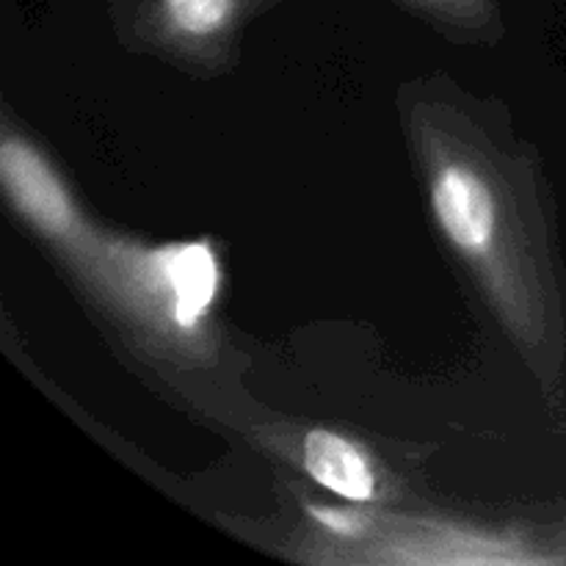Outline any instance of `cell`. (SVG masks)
<instances>
[{
  "mask_svg": "<svg viewBox=\"0 0 566 566\" xmlns=\"http://www.w3.org/2000/svg\"><path fill=\"white\" fill-rule=\"evenodd\" d=\"M437 221L448 241L464 254L490 252L495 238V199L490 186L464 166H446L437 171L431 188Z\"/></svg>",
  "mask_w": 566,
  "mask_h": 566,
  "instance_id": "cell-1",
  "label": "cell"
},
{
  "mask_svg": "<svg viewBox=\"0 0 566 566\" xmlns=\"http://www.w3.org/2000/svg\"><path fill=\"white\" fill-rule=\"evenodd\" d=\"M0 177H3L11 202L39 230L53 232V235L70 232L72 221H75V208L50 166L25 142L6 138L0 147Z\"/></svg>",
  "mask_w": 566,
  "mask_h": 566,
  "instance_id": "cell-2",
  "label": "cell"
},
{
  "mask_svg": "<svg viewBox=\"0 0 566 566\" xmlns=\"http://www.w3.org/2000/svg\"><path fill=\"white\" fill-rule=\"evenodd\" d=\"M155 269L160 274V285L169 293L175 324L182 329H193L219 291V269H216L213 252L205 243L171 247L155 254Z\"/></svg>",
  "mask_w": 566,
  "mask_h": 566,
  "instance_id": "cell-3",
  "label": "cell"
},
{
  "mask_svg": "<svg viewBox=\"0 0 566 566\" xmlns=\"http://www.w3.org/2000/svg\"><path fill=\"white\" fill-rule=\"evenodd\" d=\"M304 468H307L310 479L346 501L365 503L376 492L374 470H370L365 453L332 431H310L304 440Z\"/></svg>",
  "mask_w": 566,
  "mask_h": 566,
  "instance_id": "cell-4",
  "label": "cell"
},
{
  "mask_svg": "<svg viewBox=\"0 0 566 566\" xmlns=\"http://www.w3.org/2000/svg\"><path fill=\"white\" fill-rule=\"evenodd\" d=\"M164 11L177 31L210 36L230 22L235 0H164Z\"/></svg>",
  "mask_w": 566,
  "mask_h": 566,
  "instance_id": "cell-5",
  "label": "cell"
},
{
  "mask_svg": "<svg viewBox=\"0 0 566 566\" xmlns=\"http://www.w3.org/2000/svg\"><path fill=\"white\" fill-rule=\"evenodd\" d=\"M310 514H313V517L318 520L324 528L335 531V534H340V536H354L363 531V525H359L357 517H352V514H346V512H337V509L313 506L310 509Z\"/></svg>",
  "mask_w": 566,
  "mask_h": 566,
  "instance_id": "cell-6",
  "label": "cell"
}]
</instances>
